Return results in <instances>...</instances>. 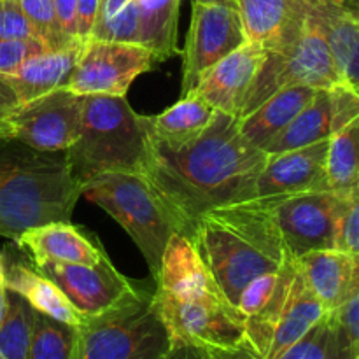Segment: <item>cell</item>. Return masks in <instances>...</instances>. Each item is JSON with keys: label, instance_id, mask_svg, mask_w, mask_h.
<instances>
[{"label": "cell", "instance_id": "cell-1", "mask_svg": "<svg viewBox=\"0 0 359 359\" xmlns=\"http://www.w3.org/2000/svg\"><path fill=\"white\" fill-rule=\"evenodd\" d=\"M266 153L241 133V119L216 111L202 135L170 151L146 140L142 174L174 216L179 233L191 237L209 210L256 198Z\"/></svg>", "mask_w": 359, "mask_h": 359}, {"label": "cell", "instance_id": "cell-2", "mask_svg": "<svg viewBox=\"0 0 359 359\" xmlns=\"http://www.w3.org/2000/svg\"><path fill=\"white\" fill-rule=\"evenodd\" d=\"M154 280V300L172 342L202 349L245 346V316L224 297L191 238L172 235Z\"/></svg>", "mask_w": 359, "mask_h": 359}, {"label": "cell", "instance_id": "cell-3", "mask_svg": "<svg viewBox=\"0 0 359 359\" xmlns=\"http://www.w3.org/2000/svg\"><path fill=\"white\" fill-rule=\"evenodd\" d=\"M189 238L224 297L237 309L249 283L263 273L279 272L290 258L269 203L259 196L209 210Z\"/></svg>", "mask_w": 359, "mask_h": 359}, {"label": "cell", "instance_id": "cell-4", "mask_svg": "<svg viewBox=\"0 0 359 359\" xmlns=\"http://www.w3.org/2000/svg\"><path fill=\"white\" fill-rule=\"evenodd\" d=\"M81 196L67 151L0 139V237L16 241L32 228L69 223Z\"/></svg>", "mask_w": 359, "mask_h": 359}, {"label": "cell", "instance_id": "cell-5", "mask_svg": "<svg viewBox=\"0 0 359 359\" xmlns=\"http://www.w3.org/2000/svg\"><path fill=\"white\" fill-rule=\"evenodd\" d=\"M72 174L81 184L107 172L142 174L146 163V135L140 114L126 97H84L79 139L67 149Z\"/></svg>", "mask_w": 359, "mask_h": 359}, {"label": "cell", "instance_id": "cell-6", "mask_svg": "<svg viewBox=\"0 0 359 359\" xmlns=\"http://www.w3.org/2000/svg\"><path fill=\"white\" fill-rule=\"evenodd\" d=\"M172 344L154 293L135 290L109 311L83 319L72 359H163Z\"/></svg>", "mask_w": 359, "mask_h": 359}, {"label": "cell", "instance_id": "cell-7", "mask_svg": "<svg viewBox=\"0 0 359 359\" xmlns=\"http://www.w3.org/2000/svg\"><path fill=\"white\" fill-rule=\"evenodd\" d=\"M83 196L102 207L132 237L151 277L156 279L168 241L179 233V226L146 175L140 172L100 174L83 184Z\"/></svg>", "mask_w": 359, "mask_h": 359}, {"label": "cell", "instance_id": "cell-8", "mask_svg": "<svg viewBox=\"0 0 359 359\" xmlns=\"http://www.w3.org/2000/svg\"><path fill=\"white\" fill-rule=\"evenodd\" d=\"M337 84L342 83L328 39L311 7L307 23L297 41L279 51L266 53L265 63L248 95L242 118L258 109L273 93L287 86L330 90Z\"/></svg>", "mask_w": 359, "mask_h": 359}, {"label": "cell", "instance_id": "cell-9", "mask_svg": "<svg viewBox=\"0 0 359 359\" xmlns=\"http://www.w3.org/2000/svg\"><path fill=\"white\" fill-rule=\"evenodd\" d=\"M347 198L335 191L265 196L284 248L294 259L312 251L337 249Z\"/></svg>", "mask_w": 359, "mask_h": 359}, {"label": "cell", "instance_id": "cell-10", "mask_svg": "<svg viewBox=\"0 0 359 359\" xmlns=\"http://www.w3.org/2000/svg\"><path fill=\"white\" fill-rule=\"evenodd\" d=\"M153 53L140 44L86 39L81 42L67 90L77 95L126 97L133 81L158 65Z\"/></svg>", "mask_w": 359, "mask_h": 359}, {"label": "cell", "instance_id": "cell-11", "mask_svg": "<svg viewBox=\"0 0 359 359\" xmlns=\"http://www.w3.org/2000/svg\"><path fill=\"white\" fill-rule=\"evenodd\" d=\"M84 95L67 88L21 104L6 119V139L20 140L39 151H67L81 133Z\"/></svg>", "mask_w": 359, "mask_h": 359}, {"label": "cell", "instance_id": "cell-12", "mask_svg": "<svg viewBox=\"0 0 359 359\" xmlns=\"http://www.w3.org/2000/svg\"><path fill=\"white\" fill-rule=\"evenodd\" d=\"M248 42L237 6L196 2L191 7L188 35L182 48L181 97L191 93L200 77Z\"/></svg>", "mask_w": 359, "mask_h": 359}, {"label": "cell", "instance_id": "cell-13", "mask_svg": "<svg viewBox=\"0 0 359 359\" xmlns=\"http://www.w3.org/2000/svg\"><path fill=\"white\" fill-rule=\"evenodd\" d=\"M34 269L51 279L83 318L102 314L137 290L105 256L95 265L42 262Z\"/></svg>", "mask_w": 359, "mask_h": 359}, {"label": "cell", "instance_id": "cell-14", "mask_svg": "<svg viewBox=\"0 0 359 359\" xmlns=\"http://www.w3.org/2000/svg\"><path fill=\"white\" fill-rule=\"evenodd\" d=\"M266 53L262 44L248 41L210 67L191 93L198 95L216 111L241 119L249 91L266 60Z\"/></svg>", "mask_w": 359, "mask_h": 359}, {"label": "cell", "instance_id": "cell-15", "mask_svg": "<svg viewBox=\"0 0 359 359\" xmlns=\"http://www.w3.org/2000/svg\"><path fill=\"white\" fill-rule=\"evenodd\" d=\"M330 139L284 153L266 154L256 196H286L297 193L330 191L326 154Z\"/></svg>", "mask_w": 359, "mask_h": 359}, {"label": "cell", "instance_id": "cell-16", "mask_svg": "<svg viewBox=\"0 0 359 359\" xmlns=\"http://www.w3.org/2000/svg\"><path fill=\"white\" fill-rule=\"evenodd\" d=\"M245 37L266 51L297 41L311 14V0H235Z\"/></svg>", "mask_w": 359, "mask_h": 359}, {"label": "cell", "instance_id": "cell-17", "mask_svg": "<svg viewBox=\"0 0 359 359\" xmlns=\"http://www.w3.org/2000/svg\"><path fill=\"white\" fill-rule=\"evenodd\" d=\"M294 262L328 312L340 309L359 293V252L325 249L307 252Z\"/></svg>", "mask_w": 359, "mask_h": 359}, {"label": "cell", "instance_id": "cell-18", "mask_svg": "<svg viewBox=\"0 0 359 359\" xmlns=\"http://www.w3.org/2000/svg\"><path fill=\"white\" fill-rule=\"evenodd\" d=\"M16 244L30 255L32 262H58L95 265L107 256L97 237H90L70 223H49L32 228L16 238Z\"/></svg>", "mask_w": 359, "mask_h": 359}, {"label": "cell", "instance_id": "cell-19", "mask_svg": "<svg viewBox=\"0 0 359 359\" xmlns=\"http://www.w3.org/2000/svg\"><path fill=\"white\" fill-rule=\"evenodd\" d=\"M216 109L198 95L188 93L156 116H140L147 142L177 151L198 139L210 125Z\"/></svg>", "mask_w": 359, "mask_h": 359}, {"label": "cell", "instance_id": "cell-20", "mask_svg": "<svg viewBox=\"0 0 359 359\" xmlns=\"http://www.w3.org/2000/svg\"><path fill=\"white\" fill-rule=\"evenodd\" d=\"M316 93L318 90L311 86H287L277 91L241 119L242 137L256 149L266 151Z\"/></svg>", "mask_w": 359, "mask_h": 359}, {"label": "cell", "instance_id": "cell-21", "mask_svg": "<svg viewBox=\"0 0 359 359\" xmlns=\"http://www.w3.org/2000/svg\"><path fill=\"white\" fill-rule=\"evenodd\" d=\"M311 7L328 39L340 83L359 97V16L323 0H311Z\"/></svg>", "mask_w": 359, "mask_h": 359}, {"label": "cell", "instance_id": "cell-22", "mask_svg": "<svg viewBox=\"0 0 359 359\" xmlns=\"http://www.w3.org/2000/svg\"><path fill=\"white\" fill-rule=\"evenodd\" d=\"M81 42L58 51H46L28 58L16 72L6 74L7 81L20 97L21 104L56 88H65L76 65Z\"/></svg>", "mask_w": 359, "mask_h": 359}, {"label": "cell", "instance_id": "cell-23", "mask_svg": "<svg viewBox=\"0 0 359 359\" xmlns=\"http://www.w3.org/2000/svg\"><path fill=\"white\" fill-rule=\"evenodd\" d=\"M6 287L21 294L32 309L70 326H79L83 316L74 309L58 286L39 270L21 263L6 265Z\"/></svg>", "mask_w": 359, "mask_h": 359}, {"label": "cell", "instance_id": "cell-24", "mask_svg": "<svg viewBox=\"0 0 359 359\" xmlns=\"http://www.w3.org/2000/svg\"><path fill=\"white\" fill-rule=\"evenodd\" d=\"M328 311L311 291L305 283L304 276L297 266V276L291 284L287 302L284 305V312L273 333L269 354L265 359H277L293 344H297L316 323L321 321Z\"/></svg>", "mask_w": 359, "mask_h": 359}, {"label": "cell", "instance_id": "cell-25", "mask_svg": "<svg viewBox=\"0 0 359 359\" xmlns=\"http://www.w3.org/2000/svg\"><path fill=\"white\" fill-rule=\"evenodd\" d=\"M139 44L149 49L158 62L177 53V25L181 0H137Z\"/></svg>", "mask_w": 359, "mask_h": 359}, {"label": "cell", "instance_id": "cell-26", "mask_svg": "<svg viewBox=\"0 0 359 359\" xmlns=\"http://www.w3.org/2000/svg\"><path fill=\"white\" fill-rule=\"evenodd\" d=\"M333 133L332 125V97L330 90H318L304 111L286 126L283 133L273 140L265 151L266 154L284 153L298 147L311 146L330 139Z\"/></svg>", "mask_w": 359, "mask_h": 359}, {"label": "cell", "instance_id": "cell-27", "mask_svg": "<svg viewBox=\"0 0 359 359\" xmlns=\"http://www.w3.org/2000/svg\"><path fill=\"white\" fill-rule=\"evenodd\" d=\"M294 276H297V262L290 256L280 266L277 286L270 300L256 314L245 318V347H249L258 359H265L269 354Z\"/></svg>", "mask_w": 359, "mask_h": 359}, {"label": "cell", "instance_id": "cell-28", "mask_svg": "<svg viewBox=\"0 0 359 359\" xmlns=\"http://www.w3.org/2000/svg\"><path fill=\"white\" fill-rule=\"evenodd\" d=\"M326 179L330 191L346 196L359 184V118L330 137Z\"/></svg>", "mask_w": 359, "mask_h": 359}, {"label": "cell", "instance_id": "cell-29", "mask_svg": "<svg viewBox=\"0 0 359 359\" xmlns=\"http://www.w3.org/2000/svg\"><path fill=\"white\" fill-rule=\"evenodd\" d=\"M35 311L21 294L7 290V309L0 323V359H27Z\"/></svg>", "mask_w": 359, "mask_h": 359}, {"label": "cell", "instance_id": "cell-30", "mask_svg": "<svg viewBox=\"0 0 359 359\" xmlns=\"http://www.w3.org/2000/svg\"><path fill=\"white\" fill-rule=\"evenodd\" d=\"M277 359H356L344 342L332 314L316 323L297 344Z\"/></svg>", "mask_w": 359, "mask_h": 359}, {"label": "cell", "instance_id": "cell-31", "mask_svg": "<svg viewBox=\"0 0 359 359\" xmlns=\"http://www.w3.org/2000/svg\"><path fill=\"white\" fill-rule=\"evenodd\" d=\"M77 328L35 311L27 359H72Z\"/></svg>", "mask_w": 359, "mask_h": 359}, {"label": "cell", "instance_id": "cell-32", "mask_svg": "<svg viewBox=\"0 0 359 359\" xmlns=\"http://www.w3.org/2000/svg\"><path fill=\"white\" fill-rule=\"evenodd\" d=\"M20 6L49 51H58L83 42L72 41L63 34L53 0H20Z\"/></svg>", "mask_w": 359, "mask_h": 359}, {"label": "cell", "instance_id": "cell-33", "mask_svg": "<svg viewBox=\"0 0 359 359\" xmlns=\"http://www.w3.org/2000/svg\"><path fill=\"white\" fill-rule=\"evenodd\" d=\"M0 41H41L20 0H0Z\"/></svg>", "mask_w": 359, "mask_h": 359}, {"label": "cell", "instance_id": "cell-34", "mask_svg": "<svg viewBox=\"0 0 359 359\" xmlns=\"http://www.w3.org/2000/svg\"><path fill=\"white\" fill-rule=\"evenodd\" d=\"M49 51L41 41H0V74H13L32 56Z\"/></svg>", "mask_w": 359, "mask_h": 359}, {"label": "cell", "instance_id": "cell-35", "mask_svg": "<svg viewBox=\"0 0 359 359\" xmlns=\"http://www.w3.org/2000/svg\"><path fill=\"white\" fill-rule=\"evenodd\" d=\"M277 279H279V272L263 273V276L256 277L249 286L242 291L241 300H238V311L248 318V316L256 314L270 297L273 294V290L277 286Z\"/></svg>", "mask_w": 359, "mask_h": 359}, {"label": "cell", "instance_id": "cell-36", "mask_svg": "<svg viewBox=\"0 0 359 359\" xmlns=\"http://www.w3.org/2000/svg\"><path fill=\"white\" fill-rule=\"evenodd\" d=\"M330 314H332L344 342L349 347L351 354L359 359V293Z\"/></svg>", "mask_w": 359, "mask_h": 359}, {"label": "cell", "instance_id": "cell-37", "mask_svg": "<svg viewBox=\"0 0 359 359\" xmlns=\"http://www.w3.org/2000/svg\"><path fill=\"white\" fill-rule=\"evenodd\" d=\"M337 249L349 252H359V191L347 198L346 212L340 223L339 245Z\"/></svg>", "mask_w": 359, "mask_h": 359}, {"label": "cell", "instance_id": "cell-38", "mask_svg": "<svg viewBox=\"0 0 359 359\" xmlns=\"http://www.w3.org/2000/svg\"><path fill=\"white\" fill-rule=\"evenodd\" d=\"M63 34L72 41H81L77 34V0H53Z\"/></svg>", "mask_w": 359, "mask_h": 359}, {"label": "cell", "instance_id": "cell-39", "mask_svg": "<svg viewBox=\"0 0 359 359\" xmlns=\"http://www.w3.org/2000/svg\"><path fill=\"white\" fill-rule=\"evenodd\" d=\"M100 11V0H77V34L81 41L91 37Z\"/></svg>", "mask_w": 359, "mask_h": 359}, {"label": "cell", "instance_id": "cell-40", "mask_svg": "<svg viewBox=\"0 0 359 359\" xmlns=\"http://www.w3.org/2000/svg\"><path fill=\"white\" fill-rule=\"evenodd\" d=\"M21 105L20 97L7 81L6 74H0V123L6 121L14 111Z\"/></svg>", "mask_w": 359, "mask_h": 359}, {"label": "cell", "instance_id": "cell-41", "mask_svg": "<svg viewBox=\"0 0 359 359\" xmlns=\"http://www.w3.org/2000/svg\"><path fill=\"white\" fill-rule=\"evenodd\" d=\"M203 359H258L249 347H230V349H203Z\"/></svg>", "mask_w": 359, "mask_h": 359}, {"label": "cell", "instance_id": "cell-42", "mask_svg": "<svg viewBox=\"0 0 359 359\" xmlns=\"http://www.w3.org/2000/svg\"><path fill=\"white\" fill-rule=\"evenodd\" d=\"M163 359H203V349L186 342H174Z\"/></svg>", "mask_w": 359, "mask_h": 359}, {"label": "cell", "instance_id": "cell-43", "mask_svg": "<svg viewBox=\"0 0 359 359\" xmlns=\"http://www.w3.org/2000/svg\"><path fill=\"white\" fill-rule=\"evenodd\" d=\"M7 309V287L6 284L0 283V323H2L4 316H6Z\"/></svg>", "mask_w": 359, "mask_h": 359}, {"label": "cell", "instance_id": "cell-44", "mask_svg": "<svg viewBox=\"0 0 359 359\" xmlns=\"http://www.w3.org/2000/svg\"><path fill=\"white\" fill-rule=\"evenodd\" d=\"M342 7H346L349 13H353L354 16H359V0H351V2L344 4Z\"/></svg>", "mask_w": 359, "mask_h": 359}, {"label": "cell", "instance_id": "cell-45", "mask_svg": "<svg viewBox=\"0 0 359 359\" xmlns=\"http://www.w3.org/2000/svg\"><path fill=\"white\" fill-rule=\"evenodd\" d=\"M203 4H224V6H235V0H196Z\"/></svg>", "mask_w": 359, "mask_h": 359}, {"label": "cell", "instance_id": "cell-46", "mask_svg": "<svg viewBox=\"0 0 359 359\" xmlns=\"http://www.w3.org/2000/svg\"><path fill=\"white\" fill-rule=\"evenodd\" d=\"M0 283L6 284V262L0 256Z\"/></svg>", "mask_w": 359, "mask_h": 359}, {"label": "cell", "instance_id": "cell-47", "mask_svg": "<svg viewBox=\"0 0 359 359\" xmlns=\"http://www.w3.org/2000/svg\"><path fill=\"white\" fill-rule=\"evenodd\" d=\"M323 2L333 4V6H344V2H346V0H323Z\"/></svg>", "mask_w": 359, "mask_h": 359}, {"label": "cell", "instance_id": "cell-48", "mask_svg": "<svg viewBox=\"0 0 359 359\" xmlns=\"http://www.w3.org/2000/svg\"><path fill=\"white\" fill-rule=\"evenodd\" d=\"M0 139H6V123H0Z\"/></svg>", "mask_w": 359, "mask_h": 359}, {"label": "cell", "instance_id": "cell-49", "mask_svg": "<svg viewBox=\"0 0 359 359\" xmlns=\"http://www.w3.org/2000/svg\"><path fill=\"white\" fill-rule=\"evenodd\" d=\"M358 191H359V184L356 186V189H354V191H353V193H358ZM353 193H351V195H353Z\"/></svg>", "mask_w": 359, "mask_h": 359}, {"label": "cell", "instance_id": "cell-50", "mask_svg": "<svg viewBox=\"0 0 359 359\" xmlns=\"http://www.w3.org/2000/svg\"><path fill=\"white\" fill-rule=\"evenodd\" d=\"M347 2H351V0H346V2H344V4H347Z\"/></svg>", "mask_w": 359, "mask_h": 359}]
</instances>
